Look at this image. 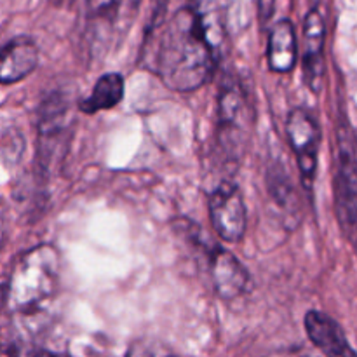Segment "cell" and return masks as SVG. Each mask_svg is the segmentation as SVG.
I'll return each instance as SVG.
<instances>
[{
	"label": "cell",
	"mask_w": 357,
	"mask_h": 357,
	"mask_svg": "<svg viewBox=\"0 0 357 357\" xmlns=\"http://www.w3.org/2000/svg\"><path fill=\"white\" fill-rule=\"evenodd\" d=\"M216 47L197 7L178 10L157 45V75L176 93L197 91L211 79Z\"/></svg>",
	"instance_id": "cell-1"
},
{
	"label": "cell",
	"mask_w": 357,
	"mask_h": 357,
	"mask_svg": "<svg viewBox=\"0 0 357 357\" xmlns=\"http://www.w3.org/2000/svg\"><path fill=\"white\" fill-rule=\"evenodd\" d=\"M59 253L51 244H38L14 260L3 288V305L10 312L28 314L56 295L59 284Z\"/></svg>",
	"instance_id": "cell-2"
},
{
	"label": "cell",
	"mask_w": 357,
	"mask_h": 357,
	"mask_svg": "<svg viewBox=\"0 0 357 357\" xmlns=\"http://www.w3.org/2000/svg\"><path fill=\"white\" fill-rule=\"evenodd\" d=\"M286 132H288L289 145L296 155L303 187L310 190L316 178L317 155H319V126L310 112H307L305 108H295L289 112L286 121Z\"/></svg>",
	"instance_id": "cell-3"
},
{
	"label": "cell",
	"mask_w": 357,
	"mask_h": 357,
	"mask_svg": "<svg viewBox=\"0 0 357 357\" xmlns=\"http://www.w3.org/2000/svg\"><path fill=\"white\" fill-rule=\"evenodd\" d=\"M209 218L215 232L225 243H239L246 232V204L239 187L223 181L211 192L208 201Z\"/></svg>",
	"instance_id": "cell-4"
},
{
	"label": "cell",
	"mask_w": 357,
	"mask_h": 357,
	"mask_svg": "<svg viewBox=\"0 0 357 357\" xmlns=\"http://www.w3.org/2000/svg\"><path fill=\"white\" fill-rule=\"evenodd\" d=\"M335 206L342 225L347 230H357V152L349 136H340Z\"/></svg>",
	"instance_id": "cell-5"
},
{
	"label": "cell",
	"mask_w": 357,
	"mask_h": 357,
	"mask_svg": "<svg viewBox=\"0 0 357 357\" xmlns=\"http://www.w3.org/2000/svg\"><path fill=\"white\" fill-rule=\"evenodd\" d=\"M209 272H211L213 286L220 298L236 300L250 291V272L232 251L215 248L209 258Z\"/></svg>",
	"instance_id": "cell-6"
},
{
	"label": "cell",
	"mask_w": 357,
	"mask_h": 357,
	"mask_svg": "<svg viewBox=\"0 0 357 357\" xmlns=\"http://www.w3.org/2000/svg\"><path fill=\"white\" fill-rule=\"evenodd\" d=\"M324 37L323 14L317 9L309 10L303 23V77L314 93H319L324 79Z\"/></svg>",
	"instance_id": "cell-7"
},
{
	"label": "cell",
	"mask_w": 357,
	"mask_h": 357,
	"mask_svg": "<svg viewBox=\"0 0 357 357\" xmlns=\"http://www.w3.org/2000/svg\"><path fill=\"white\" fill-rule=\"evenodd\" d=\"M303 324L310 342L323 352L324 357H357V352L349 344L340 324L326 312L309 310Z\"/></svg>",
	"instance_id": "cell-8"
},
{
	"label": "cell",
	"mask_w": 357,
	"mask_h": 357,
	"mask_svg": "<svg viewBox=\"0 0 357 357\" xmlns=\"http://www.w3.org/2000/svg\"><path fill=\"white\" fill-rule=\"evenodd\" d=\"M38 65L37 44L30 37H14L3 45L2 65H0V80L3 86L20 82L30 75Z\"/></svg>",
	"instance_id": "cell-9"
},
{
	"label": "cell",
	"mask_w": 357,
	"mask_h": 357,
	"mask_svg": "<svg viewBox=\"0 0 357 357\" xmlns=\"http://www.w3.org/2000/svg\"><path fill=\"white\" fill-rule=\"evenodd\" d=\"M296 35L289 20H281L268 33L267 61L272 72L288 73L296 63Z\"/></svg>",
	"instance_id": "cell-10"
},
{
	"label": "cell",
	"mask_w": 357,
	"mask_h": 357,
	"mask_svg": "<svg viewBox=\"0 0 357 357\" xmlns=\"http://www.w3.org/2000/svg\"><path fill=\"white\" fill-rule=\"evenodd\" d=\"M122 98H124V79L121 73L108 72L96 80L91 94L80 101L79 108L84 114L112 110L121 103Z\"/></svg>",
	"instance_id": "cell-11"
},
{
	"label": "cell",
	"mask_w": 357,
	"mask_h": 357,
	"mask_svg": "<svg viewBox=\"0 0 357 357\" xmlns=\"http://www.w3.org/2000/svg\"><path fill=\"white\" fill-rule=\"evenodd\" d=\"M244 114L246 103L243 93L237 87H225L220 96V124L232 132H239Z\"/></svg>",
	"instance_id": "cell-12"
},
{
	"label": "cell",
	"mask_w": 357,
	"mask_h": 357,
	"mask_svg": "<svg viewBox=\"0 0 357 357\" xmlns=\"http://www.w3.org/2000/svg\"><path fill=\"white\" fill-rule=\"evenodd\" d=\"M126 357H178L171 349L166 345L159 344V342L150 340H139L129 347Z\"/></svg>",
	"instance_id": "cell-13"
},
{
	"label": "cell",
	"mask_w": 357,
	"mask_h": 357,
	"mask_svg": "<svg viewBox=\"0 0 357 357\" xmlns=\"http://www.w3.org/2000/svg\"><path fill=\"white\" fill-rule=\"evenodd\" d=\"M126 0H87V9L94 17H115Z\"/></svg>",
	"instance_id": "cell-14"
},
{
	"label": "cell",
	"mask_w": 357,
	"mask_h": 357,
	"mask_svg": "<svg viewBox=\"0 0 357 357\" xmlns=\"http://www.w3.org/2000/svg\"><path fill=\"white\" fill-rule=\"evenodd\" d=\"M169 0H152V13H150V30H157L162 26L167 16Z\"/></svg>",
	"instance_id": "cell-15"
},
{
	"label": "cell",
	"mask_w": 357,
	"mask_h": 357,
	"mask_svg": "<svg viewBox=\"0 0 357 357\" xmlns=\"http://www.w3.org/2000/svg\"><path fill=\"white\" fill-rule=\"evenodd\" d=\"M305 357H309V356H305Z\"/></svg>",
	"instance_id": "cell-16"
}]
</instances>
